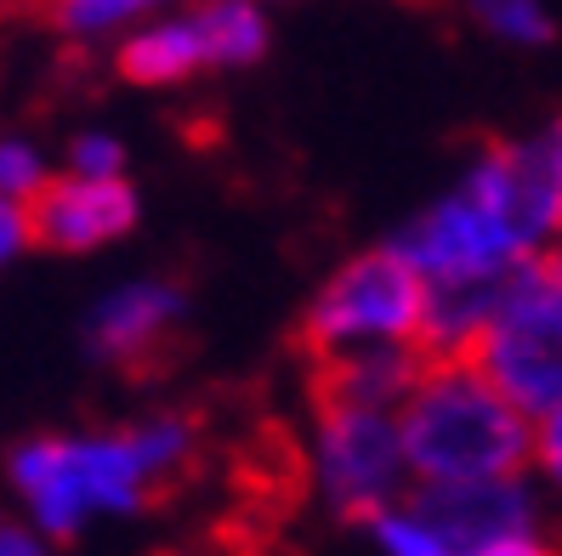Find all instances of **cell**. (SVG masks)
<instances>
[{"label": "cell", "instance_id": "1", "mask_svg": "<svg viewBox=\"0 0 562 556\" xmlns=\"http://www.w3.org/2000/svg\"><path fill=\"white\" fill-rule=\"evenodd\" d=\"M398 438L415 483H477L535 466V415H522L472 358H426L398 404Z\"/></svg>", "mask_w": 562, "mask_h": 556}, {"label": "cell", "instance_id": "2", "mask_svg": "<svg viewBox=\"0 0 562 556\" xmlns=\"http://www.w3.org/2000/svg\"><path fill=\"white\" fill-rule=\"evenodd\" d=\"M12 488L35 506L46 540H75L91 517L143 511L154 483L131 454L125 432L97 438H29L12 449Z\"/></svg>", "mask_w": 562, "mask_h": 556}, {"label": "cell", "instance_id": "3", "mask_svg": "<svg viewBox=\"0 0 562 556\" xmlns=\"http://www.w3.org/2000/svg\"><path fill=\"white\" fill-rule=\"evenodd\" d=\"M460 358H472L522 415L562 409V250L546 245L517 261L501 307Z\"/></svg>", "mask_w": 562, "mask_h": 556}, {"label": "cell", "instance_id": "4", "mask_svg": "<svg viewBox=\"0 0 562 556\" xmlns=\"http://www.w3.org/2000/svg\"><path fill=\"white\" fill-rule=\"evenodd\" d=\"M426 318V279L409 261L381 245L341 261L324 279V290L307 302L295 324V352H336V347H370V341H415Z\"/></svg>", "mask_w": 562, "mask_h": 556}, {"label": "cell", "instance_id": "5", "mask_svg": "<svg viewBox=\"0 0 562 556\" xmlns=\"http://www.w3.org/2000/svg\"><path fill=\"white\" fill-rule=\"evenodd\" d=\"M318 409V483L347 529H363L381 506L404 500V438L392 409L363 404H313Z\"/></svg>", "mask_w": 562, "mask_h": 556}, {"label": "cell", "instance_id": "6", "mask_svg": "<svg viewBox=\"0 0 562 556\" xmlns=\"http://www.w3.org/2000/svg\"><path fill=\"white\" fill-rule=\"evenodd\" d=\"M404 506L438 534L443 556H540L546 522L535 488L517 477H477V483H420Z\"/></svg>", "mask_w": 562, "mask_h": 556}, {"label": "cell", "instance_id": "7", "mask_svg": "<svg viewBox=\"0 0 562 556\" xmlns=\"http://www.w3.org/2000/svg\"><path fill=\"white\" fill-rule=\"evenodd\" d=\"M426 284H454V279H494L512 273L528 250L494 222L467 188H449L443 200H432L420 216H409L398 234L386 239Z\"/></svg>", "mask_w": 562, "mask_h": 556}, {"label": "cell", "instance_id": "8", "mask_svg": "<svg viewBox=\"0 0 562 556\" xmlns=\"http://www.w3.org/2000/svg\"><path fill=\"white\" fill-rule=\"evenodd\" d=\"M137 193L125 177H46L35 193L23 200L29 216V245L57 250V256H86L125 239L137 227Z\"/></svg>", "mask_w": 562, "mask_h": 556}, {"label": "cell", "instance_id": "9", "mask_svg": "<svg viewBox=\"0 0 562 556\" xmlns=\"http://www.w3.org/2000/svg\"><path fill=\"white\" fill-rule=\"evenodd\" d=\"M188 318V296L165 279L120 284L114 296H103L86 318V347L91 358L120 370H154V358H165V341L177 336V324Z\"/></svg>", "mask_w": 562, "mask_h": 556}, {"label": "cell", "instance_id": "10", "mask_svg": "<svg viewBox=\"0 0 562 556\" xmlns=\"http://www.w3.org/2000/svg\"><path fill=\"white\" fill-rule=\"evenodd\" d=\"M426 370V352L415 341H370V347H336L313 358L307 392L313 404H363V409H398L409 386Z\"/></svg>", "mask_w": 562, "mask_h": 556}, {"label": "cell", "instance_id": "11", "mask_svg": "<svg viewBox=\"0 0 562 556\" xmlns=\"http://www.w3.org/2000/svg\"><path fill=\"white\" fill-rule=\"evenodd\" d=\"M205 63V41L193 18H165V23H148L137 35H125L114 46V75L125 86H143V91H165V86H182L193 80Z\"/></svg>", "mask_w": 562, "mask_h": 556}, {"label": "cell", "instance_id": "12", "mask_svg": "<svg viewBox=\"0 0 562 556\" xmlns=\"http://www.w3.org/2000/svg\"><path fill=\"white\" fill-rule=\"evenodd\" d=\"M193 29L205 41L211 69H250V63L268 57V18H261L256 0H200Z\"/></svg>", "mask_w": 562, "mask_h": 556}, {"label": "cell", "instance_id": "13", "mask_svg": "<svg viewBox=\"0 0 562 556\" xmlns=\"http://www.w3.org/2000/svg\"><path fill=\"white\" fill-rule=\"evenodd\" d=\"M125 438H131L137 466L148 472V483H159V477H177V472L188 466L193 443H200V427H193V420H182V415H148L143 427H131Z\"/></svg>", "mask_w": 562, "mask_h": 556}, {"label": "cell", "instance_id": "14", "mask_svg": "<svg viewBox=\"0 0 562 556\" xmlns=\"http://www.w3.org/2000/svg\"><path fill=\"white\" fill-rule=\"evenodd\" d=\"M483 35L506 41V46H551L557 41V18L546 12V0H467Z\"/></svg>", "mask_w": 562, "mask_h": 556}, {"label": "cell", "instance_id": "15", "mask_svg": "<svg viewBox=\"0 0 562 556\" xmlns=\"http://www.w3.org/2000/svg\"><path fill=\"white\" fill-rule=\"evenodd\" d=\"M154 7H165V0H80V7L57 12L52 23L63 29V35H109V29L137 23V18L154 12Z\"/></svg>", "mask_w": 562, "mask_h": 556}, {"label": "cell", "instance_id": "16", "mask_svg": "<svg viewBox=\"0 0 562 556\" xmlns=\"http://www.w3.org/2000/svg\"><path fill=\"white\" fill-rule=\"evenodd\" d=\"M41 182H46V159L23 137H0V193L7 200H29Z\"/></svg>", "mask_w": 562, "mask_h": 556}, {"label": "cell", "instance_id": "17", "mask_svg": "<svg viewBox=\"0 0 562 556\" xmlns=\"http://www.w3.org/2000/svg\"><path fill=\"white\" fill-rule=\"evenodd\" d=\"M69 171L80 177H125V148L109 131H80L69 143Z\"/></svg>", "mask_w": 562, "mask_h": 556}, {"label": "cell", "instance_id": "18", "mask_svg": "<svg viewBox=\"0 0 562 556\" xmlns=\"http://www.w3.org/2000/svg\"><path fill=\"white\" fill-rule=\"evenodd\" d=\"M535 466L551 483V495L562 500V409H551V415L535 420Z\"/></svg>", "mask_w": 562, "mask_h": 556}, {"label": "cell", "instance_id": "19", "mask_svg": "<svg viewBox=\"0 0 562 556\" xmlns=\"http://www.w3.org/2000/svg\"><path fill=\"white\" fill-rule=\"evenodd\" d=\"M18 250H29V216H23V200L0 193V268H7Z\"/></svg>", "mask_w": 562, "mask_h": 556}, {"label": "cell", "instance_id": "20", "mask_svg": "<svg viewBox=\"0 0 562 556\" xmlns=\"http://www.w3.org/2000/svg\"><path fill=\"white\" fill-rule=\"evenodd\" d=\"M41 551H46V534L7 529V522H0V556H41Z\"/></svg>", "mask_w": 562, "mask_h": 556}]
</instances>
